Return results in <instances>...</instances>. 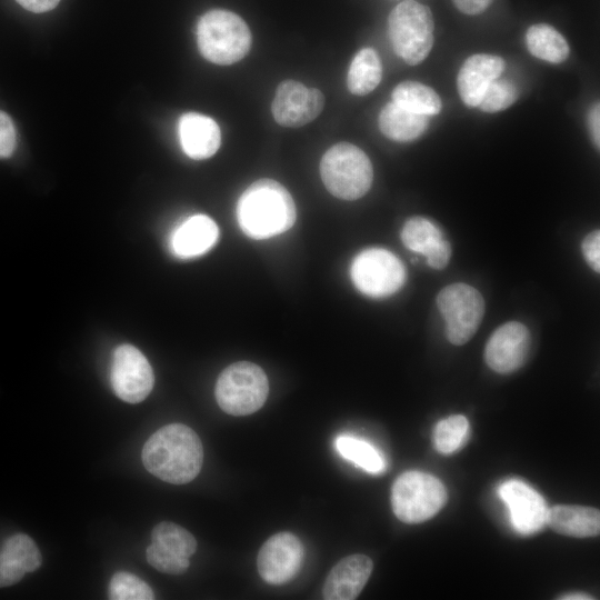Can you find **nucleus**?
<instances>
[{
  "instance_id": "f257e3e1",
  "label": "nucleus",
  "mask_w": 600,
  "mask_h": 600,
  "mask_svg": "<svg viewBox=\"0 0 600 600\" xmlns=\"http://www.w3.org/2000/svg\"><path fill=\"white\" fill-rule=\"evenodd\" d=\"M142 462L157 478L173 484L193 480L202 467L203 448L198 434L182 423L157 430L142 448Z\"/></svg>"
},
{
  "instance_id": "f03ea898",
  "label": "nucleus",
  "mask_w": 600,
  "mask_h": 600,
  "mask_svg": "<svg viewBox=\"0 0 600 600\" xmlns=\"http://www.w3.org/2000/svg\"><path fill=\"white\" fill-rule=\"evenodd\" d=\"M296 216L292 197L272 179L254 181L237 203L238 223L252 239H268L286 232L293 226Z\"/></svg>"
},
{
  "instance_id": "7ed1b4c3",
  "label": "nucleus",
  "mask_w": 600,
  "mask_h": 600,
  "mask_svg": "<svg viewBox=\"0 0 600 600\" xmlns=\"http://www.w3.org/2000/svg\"><path fill=\"white\" fill-rule=\"evenodd\" d=\"M199 51L210 62L221 66L241 60L251 46V32L244 20L232 11L213 9L197 26Z\"/></svg>"
},
{
  "instance_id": "20e7f679",
  "label": "nucleus",
  "mask_w": 600,
  "mask_h": 600,
  "mask_svg": "<svg viewBox=\"0 0 600 600\" xmlns=\"http://www.w3.org/2000/svg\"><path fill=\"white\" fill-rule=\"evenodd\" d=\"M388 32L394 52L408 64H419L434 42L430 8L414 0L400 2L389 14Z\"/></svg>"
},
{
  "instance_id": "39448f33",
  "label": "nucleus",
  "mask_w": 600,
  "mask_h": 600,
  "mask_svg": "<svg viewBox=\"0 0 600 600\" xmlns=\"http://www.w3.org/2000/svg\"><path fill=\"white\" fill-rule=\"evenodd\" d=\"M320 174L329 192L343 200L363 197L373 179L370 159L359 147L349 142L337 143L323 154Z\"/></svg>"
},
{
  "instance_id": "423d86ee",
  "label": "nucleus",
  "mask_w": 600,
  "mask_h": 600,
  "mask_svg": "<svg viewBox=\"0 0 600 600\" xmlns=\"http://www.w3.org/2000/svg\"><path fill=\"white\" fill-rule=\"evenodd\" d=\"M269 382L264 371L256 363L239 361L228 366L216 384L219 407L231 416H248L266 402Z\"/></svg>"
},
{
  "instance_id": "0eeeda50",
  "label": "nucleus",
  "mask_w": 600,
  "mask_h": 600,
  "mask_svg": "<svg viewBox=\"0 0 600 600\" xmlns=\"http://www.w3.org/2000/svg\"><path fill=\"white\" fill-rule=\"evenodd\" d=\"M446 501L447 491L440 480L421 471L403 472L391 489L392 510L406 523L430 519Z\"/></svg>"
},
{
  "instance_id": "6e6552de",
  "label": "nucleus",
  "mask_w": 600,
  "mask_h": 600,
  "mask_svg": "<svg viewBox=\"0 0 600 600\" xmlns=\"http://www.w3.org/2000/svg\"><path fill=\"white\" fill-rule=\"evenodd\" d=\"M437 306L446 323V337L456 346L473 337L484 314L482 294L462 282L444 287L437 296Z\"/></svg>"
},
{
  "instance_id": "1a4fd4ad",
  "label": "nucleus",
  "mask_w": 600,
  "mask_h": 600,
  "mask_svg": "<svg viewBox=\"0 0 600 600\" xmlns=\"http://www.w3.org/2000/svg\"><path fill=\"white\" fill-rule=\"evenodd\" d=\"M350 273L354 287L372 298L389 297L406 281L403 263L392 252L381 248L366 249L357 254Z\"/></svg>"
},
{
  "instance_id": "9d476101",
  "label": "nucleus",
  "mask_w": 600,
  "mask_h": 600,
  "mask_svg": "<svg viewBox=\"0 0 600 600\" xmlns=\"http://www.w3.org/2000/svg\"><path fill=\"white\" fill-rule=\"evenodd\" d=\"M111 386L118 398L129 403L144 400L154 383L152 368L143 353L131 344L116 348L111 364Z\"/></svg>"
},
{
  "instance_id": "9b49d317",
  "label": "nucleus",
  "mask_w": 600,
  "mask_h": 600,
  "mask_svg": "<svg viewBox=\"0 0 600 600\" xmlns=\"http://www.w3.org/2000/svg\"><path fill=\"white\" fill-rule=\"evenodd\" d=\"M303 557L304 548L297 536L278 532L261 546L257 557L258 572L269 584H283L299 572Z\"/></svg>"
},
{
  "instance_id": "f8f14e48",
  "label": "nucleus",
  "mask_w": 600,
  "mask_h": 600,
  "mask_svg": "<svg viewBox=\"0 0 600 600\" xmlns=\"http://www.w3.org/2000/svg\"><path fill=\"white\" fill-rule=\"evenodd\" d=\"M323 104L324 97L320 90L308 88L294 80H286L276 90L272 114L279 124L297 128L316 119Z\"/></svg>"
},
{
  "instance_id": "ddd939ff",
  "label": "nucleus",
  "mask_w": 600,
  "mask_h": 600,
  "mask_svg": "<svg viewBox=\"0 0 600 600\" xmlns=\"http://www.w3.org/2000/svg\"><path fill=\"white\" fill-rule=\"evenodd\" d=\"M530 332L518 321L507 322L497 328L484 349V360L498 373H511L519 369L530 348Z\"/></svg>"
},
{
  "instance_id": "4468645a",
  "label": "nucleus",
  "mask_w": 600,
  "mask_h": 600,
  "mask_svg": "<svg viewBox=\"0 0 600 600\" xmlns=\"http://www.w3.org/2000/svg\"><path fill=\"white\" fill-rule=\"evenodd\" d=\"M499 494L510 511L514 529L532 534L547 524L548 507L543 498L520 480H509L499 487Z\"/></svg>"
},
{
  "instance_id": "2eb2a0df",
  "label": "nucleus",
  "mask_w": 600,
  "mask_h": 600,
  "mask_svg": "<svg viewBox=\"0 0 600 600\" xmlns=\"http://www.w3.org/2000/svg\"><path fill=\"white\" fill-rule=\"evenodd\" d=\"M504 68V60L498 56L478 53L467 58L457 77V88L463 103L478 107L489 84L501 77Z\"/></svg>"
},
{
  "instance_id": "dca6fc26",
  "label": "nucleus",
  "mask_w": 600,
  "mask_h": 600,
  "mask_svg": "<svg viewBox=\"0 0 600 600\" xmlns=\"http://www.w3.org/2000/svg\"><path fill=\"white\" fill-rule=\"evenodd\" d=\"M372 568V560L364 554H351L341 559L331 569L324 581L323 599H356L370 578Z\"/></svg>"
},
{
  "instance_id": "f3484780",
  "label": "nucleus",
  "mask_w": 600,
  "mask_h": 600,
  "mask_svg": "<svg viewBox=\"0 0 600 600\" xmlns=\"http://www.w3.org/2000/svg\"><path fill=\"white\" fill-rule=\"evenodd\" d=\"M179 137L184 153L196 160L210 158L221 143L217 122L197 112H188L180 118Z\"/></svg>"
},
{
  "instance_id": "a211bd4d",
  "label": "nucleus",
  "mask_w": 600,
  "mask_h": 600,
  "mask_svg": "<svg viewBox=\"0 0 600 600\" xmlns=\"http://www.w3.org/2000/svg\"><path fill=\"white\" fill-rule=\"evenodd\" d=\"M218 237L217 223L208 216L196 214L174 229L170 238V248L178 258L190 259L209 251Z\"/></svg>"
},
{
  "instance_id": "6ab92c4d",
  "label": "nucleus",
  "mask_w": 600,
  "mask_h": 600,
  "mask_svg": "<svg viewBox=\"0 0 600 600\" xmlns=\"http://www.w3.org/2000/svg\"><path fill=\"white\" fill-rule=\"evenodd\" d=\"M547 524L560 534L594 537L600 531V512L591 507L558 504L549 509Z\"/></svg>"
},
{
  "instance_id": "aec40b11",
  "label": "nucleus",
  "mask_w": 600,
  "mask_h": 600,
  "mask_svg": "<svg viewBox=\"0 0 600 600\" xmlns=\"http://www.w3.org/2000/svg\"><path fill=\"white\" fill-rule=\"evenodd\" d=\"M429 124L428 116L403 109L394 102H388L379 114V128L389 139L408 142L419 138Z\"/></svg>"
},
{
  "instance_id": "412c9836",
  "label": "nucleus",
  "mask_w": 600,
  "mask_h": 600,
  "mask_svg": "<svg viewBox=\"0 0 600 600\" xmlns=\"http://www.w3.org/2000/svg\"><path fill=\"white\" fill-rule=\"evenodd\" d=\"M529 52L538 59L561 63L569 57L570 47L564 37L548 23H536L526 33Z\"/></svg>"
},
{
  "instance_id": "4be33fe9",
  "label": "nucleus",
  "mask_w": 600,
  "mask_h": 600,
  "mask_svg": "<svg viewBox=\"0 0 600 600\" xmlns=\"http://www.w3.org/2000/svg\"><path fill=\"white\" fill-rule=\"evenodd\" d=\"M381 77L382 66L378 53L371 48H363L350 63L347 86L351 93L364 96L377 88Z\"/></svg>"
},
{
  "instance_id": "5701e85b",
  "label": "nucleus",
  "mask_w": 600,
  "mask_h": 600,
  "mask_svg": "<svg viewBox=\"0 0 600 600\" xmlns=\"http://www.w3.org/2000/svg\"><path fill=\"white\" fill-rule=\"evenodd\" d=\"M392 102L409 111L434 116L441 111L442 102L430 87L417 81H403L392 90Z\"/></svg>"
},
{
  "instance_id": "b1692460",
  "label": "nucleus",
  "mask_w": 600,
  "mask_h": 600,
  "mask_svg": "<svg viewBox=\"0 0 600 600\" xmlns=\"http://www.w3.org/2000/svg\"><path fill=\"white\" fill-rule=\"evenodd\" d=\"M334 446L344 459L369 473H379L384 470L382 456L364 440L350 436H339L334 441Z\"/></svg>"
},
{
  "instance_id": "393cba45",
  "label": "nucleus",
  "mask_w": 600,
  "mask_h": 600,
  "mask_svg": "<svg viewBox=\"0 0 600 600\" xmlns=\"http://www.w3.org/2000/svg\"><path fill=\"white\" fill-rule=\"evenodd\" d=\"M442 239L444 238L440 229L423 217L408 219L401 230L404 247L423 256Z\"/></svg>"
},
{
  "instance_id": "a878e982",
  "label": "nucleus",
  "mask_w": 600,
  "mask_h": 600,
  "mask_svg": "<svg viewBox=\"0 0 600 600\" xmlns=\"http://www.w3.org/2000/svg\"><path fill=\"white\" fill-rule=\"evenodd\" d=\"M151 540L184 558H190L197 549L194 537L184 528L169 521L160 522L152 529Z\"/></svg>"
},
{
  "instance_id": "bb28decb",
  "label": "nucleus",
  "mask_w": 600,
  "mask_h": 600,
  "mask_svg": "<svg viewBox=\"0 0 600 600\" xmlns=\"http://www.w3.org/2000/svg\"><path fill=\"white\" fill-rule=\"evenodd\" d=\"M1 561L18 564L26 572L36 571L41 566V553L34 541L24 533L8 538L0 551Z\"/></svg>"
},
{
  "instance_id": "cd10ccee",
  "label": "nucleus",
  "mask_w": 600,
  "mask_h": 600,
  "mask_svg": "<svg viewBox=\"0 0 600 600\" xmlns=\"http://www.w3.org/2000/svg\"><path fill=\"white\" fill-rule=\"evenodd\" d=\"M469 433V422L461 414L450 416L440 420L433 432L434 448L443 454L458 450Z\"/></svg>"
},
{
  "instance_id": "c85d7f7f",
  "label": "nucleus",
  "mask_w": 600,
  "mask_h": 600,
  "mask_svg": "<svg viewBox=\"0 0 600 600\" xmlns=\"http://www.w3.org/2000/svg\"><path fill=\"white\" fill-rule=\"evenodd\" d=\"M108 594L112 600H151L154 598L153 591L143 580L124 571L112 576Z\"/></svg>"
},
{
  "instance_id": "c756f323",
  "label": "nucleus",
  "mask_w": 600,
  "mask_h": 600,
  "mask_svg": "<svg viewBox=\"0 0 600 600\" xmlns=\"http://www.w3.org/2000/svg\"><path fill=\"white\" fill-rule=\"evenodd\" d=\"M517 99L516 84L509 79L499 77L489 84L478 107L483 112L494 113L509 108Z\"/></svg>"
},
{
  "instance_id": "7c9ffc66",
  "label": "nucleus",
  "mask_w": 600,
  "mask_h": 600,
  "mask_svg": "<svg viewBox=\"0 0 600 600\" xmlns=\"http://www.w3.org/2000/svg\"><path fill=\"white\" fill-rule=\"evenodd\" d=\"M146 556L149 564L168 574H181L190 564L189 558L178 556L153 542L147 548Z\"/></svg>"
},
{
  "instance_id": "2f4dec72",
  "label": "nucleus",
  "mask_w": 600,
  "mask_h": 600,
  "mask_svg": "<svg viewBox=\"0 0 600 600\" xmlns=\"http://www.w3.org/2000/svg\"><path fill=\"white\" fill-rule=\"evenodd\" d=\"M16 148V129L12 119L0 110V159L10 157Z\"/></svg>"
},
{
  "instance_id": "473e14b6",
  "label": "nucleus",
  "mask_w": 600,
  "mask_h": 600,
  "mask_svg": "<svg viewBox=\"0 0 600 600\" xmlns=\"http://www.w3.org/2000/svg\"><path fill=\"white\" fill-rule=\"evenodd\" d=\"M584 260L596 272L600 271V231L593 230L581 244Z\"/></svg>"
},
{
  "instance_id": "72a5a7b5",
  "label": "nucleus",
  "mask_w": 600,
  "mask_h": 600,
  "mask_svg": "<svg viewBox=\"0 0 600 600\" xmlns=\"http://www.w3.org/2000/svg\"><path fill=\"white\" fill-rule=\"evenodd\" d=\"M426 259L428 264L437 270H441L447 267L450 257H451V246L446 240H440L436 246H433L427 253Z\"/></svg>"
},
{
  "instance_id": "f704fd0d",
  "label": "nucleus",
  "mask_w": 600,
  "mask_h": 600,
  "mask_svg": "<svg viewBox=\"0 0 600 600\" xmlns=\"http://www.w3.org/2000/svg\"><path fill=\"white\" fill-rule=\"evenodd\" d=\"M26 571L16 563L1 561L0 562V588L9 587L19 582Z\"/></svg>"
},
{
  "instance_id": "c9c22d12",
  "label": "nucleus",
  "mask_w": 600,
  "mask_h": 600,
  "mask_svg": "<svg viewBox=\"0 0 600 600\" xmlns=\"http://www.w3.org/2000/svg\"><path fill=\"white\" fill-rule=\"evenodd\" d=\"M459 11L464 14L474 16L482 13L493 0H452Z\"/></svg>"
},
{
  "instance_id": "e433bc0d",
  "label": "nucleus",
  "mask_w": 600,
  "mask_h": 600,
  "mask_svg": "<svg viewBox=\"0 0 600 600\" xmlns=\"http://www.w3.org/2000/svg\"><path fill=\"white\" fill-rule=\"evenodd\" d=\"M26 10L41 13L52 10L58 6L60 0H16Z\"/></svg>"
},
{
  "instance_id": "4c0bfd02",
  "label": "nucleus",
  "mask_w": 600,
  "mask_h": 600,
  "mask_svg": "<svg viewBox=\"0 0 600 600\" xmlns=\"http://www.w3.org/2000/svg\"><path fill=\"white\" fill-rule=\"evenodd\" d=\"M589 127L592 136V140L597 149L600 146V109L599 103H596L589 113Z\"/></svg>"
},
{
  "instance_id": "58836bf2",
  "label": "nucleus",
  "mask_w": 600,
  "mask_h": 600,
  "mask_svg": "<svg viewBox=\"0 0 600 600\" xmlns=\"http://www.w3.org/2000/svg\"><path fill=\"white\" fill-rule=\"evenodd\" d=\"M561 599H566V600H586V599H592L591 597H589L588 594H584V593H569V594H566V596H562L560 597Z\"/></svg>"
},
{
  "instance_id": "ea45409f",
  "label": "nucleus",
  "mask_w": 600,
  "mask_h": 600,
  "mask_svg": "<svg viewBox=\"0 0 600 600\" xmlns=\"http://www.w3.org/2000/svg\"><path fill=\"white\" fill-rule=\"evenodd\" d=\"M0 562H1V553H0Z\"/></svg>"
}]
</instances>
